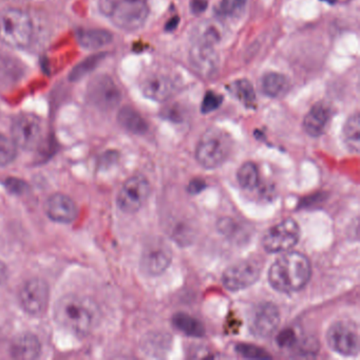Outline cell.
<instances>
[{
  "label": "cell",
  "mask_w": 360,
  "mask_h": 360,
  "mask_svg": "<svg viewBox=\"0 0 360 360\" xmlns=\"http://www.w3.org/2000/svg\"><path fill=\"white\" fill-rule=\"evenodd\" d=\"M54 317L63 328L79 336L90 334L100 321V309L91 299L68 294L54 305Z\"/></svg>",
  "instance_id": "6da1fadb"
},
{
  "label": "cell",
  "mask_w": 360,
  "mask_h": 360,
  "mask_svg": "<svg viewBox=\"0 0 360 360\" xmlns=\"http://www.w3.org/2000/svg\"><path fill=\"white\" fill-rule=\"evenodd\" d=\"M311 266L309 258L301 252H286L275 261L269 271V281L280 292H298L311 279Z\"/></svg>",
  "instance_id": "7a4b0ae2"
},
{
  "label": "cell",
  "mask_w": 360,
  "mask_h": 360,
  "mask_svg": "<svg viewBox=\"0 0 360 360\" xmlns=\"http://www.w3.org/2000/svg\"><path fill=\"white\" fill-rule=\"evenodd\" d=\"M100 8L117 28L125 31L138 30L149 15L148 0H101Z\"/></svg>",
  "instance_id": "3957f363"
},
{
  "label": "cell",
  "mask_w": 360,
  "mask_h": 360,
  "mask_svg": "<svg viewBox=\"0 0 360 360\" xmlns=\"http://www.w3.org/2000/svg\"><path fill=\"white\" fill-rule=\"evenodd\" d=\"M233 150V140L224 130L210 128L200 139L195 158L202 167L214 169L225 163Z\"/></svg>",
  "instance_id": "277c9868"
},
{
  "label": "cell",
  "mask_w": 360,
  "mask_h": 360,
  "mask_svg": "<svg viewBox=\"0 0 360 360\" xmlns=\"http://www.w3.org/2000/svg\"><path fill=\"white\" fill-rule=\"evenodd\" d=\"M33 25L30 16L18 9L0 13V41L16 49L28 47L32 41Z\"/></svg>",
  "instance_id": "5b68a950"
},
{
  "label": "cell",
  "mask_w": 360,
  "mask_h": 360,
  "mask_svg": "<svg viewBox=\"0 0 360 360\" xmlns=\"http://www.w3.org/2000/svg\"><path fill=\"white\" fill-rule=\"evenodd\" d=\"M263 263L258 258H248L229 266L223 273V285L231 292H239L256 283L262 273Z\"/></svg>",
  "instance_id": "8992f818"
},
{
  "label": "cell",
  "mask_w": 360,
  "mask_h": 360,
  "mask_svg": "<svg viewBox=\"0 0 360 360\" xmlns=\"http://www.w3.org/2000/svg\"><path fill=\"white\" fill-rule=\"evenodd\" d=\"M326 340L333 351L343 356H355L359 352V330L355 322L339 320L326 333Z\"/></svg>",
  "instance_id": "52a82bcc"
},
{
  "label": "cell",
  "mask_w": 360,
  "mask_h": 360,
  "mask_svg": "<svg viewBox=\"0 0 360 360\" xmlns=\"http://www.w3.org/2000/svg\"><path fill=\"white\" fill-rule=\"evenodd\" d=\"M300 239V227L292 219H285L269 229L263 237V248L267 252L292 250Z\"/></svg>",
  "instance_id": "ba28073f"
},
{
  "label": "cell",
  "mask_w": 360,
  "mask_h": 360,
  "mask_svg": "<svg viewBox=\"0 0 360 360\" xmlns=\"http://www.w3.org/2000/svg\"><path fill=\"white\" fill-rule=\"evenodd\" d=\"M150 195V184L144 176H131L124 183L117 195V203L125 214L139 212Z\"/></svg>",
  "instance_id": "9c48e42d"
},
{
  "label": "cell",
  "mask_w": 360,
  "mask_h": 360,
  "mask_svg": "<svg viewBox=\"0 0 360 360\" xmlns=\"http://www.w3.org/2000/svg\"><path fill=\"white\" fill-rule=\"evenodd\" d=\"M87 96L92 105L103 111L112 110L122 100L119 86L106 75H96L90 81Z\"/></svg>",
  "instance_id": "30bf717a"
},
{
  "label": "cell",
  "mask_w": 360,
  "mask_h": 360,
  "mask_svg": "<svg viewBox=\"0 0 360 360\" xmlns=\"http://www.w3.org/2000/svg\"><path fill=\"white\" fill-rule=\"evenodd\" d=\"M18 298L26 313L39 317L45 313L49 305V285L41 278H31L20 288Z\"/></svg>",
  "instance_id": "8fae6325"
},
{
  "label": "cell",
  "mask_w": 360,
  "mask_h": 360,
  "mask_svg": "<svg viewBox=\"0 0 360 360\" xmlns=\"http://www.w3.org/2000/svg\"><path fill=\"white\" fill-rule=\"evenodd\" d=\"M172 261V248L164 240L157 238L149 241L143 250L140 266L145 275L155 277L162 275Z\"/></svg>",
  "instance_id": "7c38bea8"
},
{
  "label": "cell",
  "mask_w": 360,
  "mask_h": 360,
  "mask_svg": "<svg viewBox=\"0 0 360 360\" xmlns=\"http://www.w3.org/2000/svg\"><path fill=\"white\" fill-rule=\"evenodd\" d=\"M280 324V311L277 305L264 301L258 303L250 309L248 326L252 334L257 338L271 337Z\"/></svg>",
  "instance_id": "4fadbf2b"
},
{
  "label": "cell",
  "mask_w": 360,
  "mask_h": 360,
  "mask_svg": "<svg viewBox=\"0 0 360 360\" xmlns=\"http://www.w3.org/2000/svg\"><path fill=\"white\" fill-rule=\"evenodd\" d=\"M11 134L18 148L33 150L41 143L43 125L37 115H20L12 123Z\"/></svg>",
  "instance_id": "5bb4252c"
},
{
  "label": "cell",
  "mask_w": 360,
  "mask_h": 360,
  "mask_svg": "<svg viewBox=\"0 0 360 360\" xmlns=\"http://www.w3.org/2000/svg\"><path fill=\"white\" fill-rule=\"evenodd\" d=\"M189 63L200 77L212 79L218 73L220 58L214 46L193 44L189 51Z\"/></svg>",
  "instance_id": "9a60e30c"
},
{
  "label": "cell",
  "mask_w": 360,
  "mask_h": 360,
  "mask_svg": "<svg viewBox=\"0 0 360 360\" xmlns=\"http://www.w3.org/2000/svg\"><path fill=\"white\" fill-rule=\"evenodd\" d=\"M47 216L54 222L69 224L77 218L79 208L75 200L64 193H54L45 204Z\"/></svg>",
  "instance_id": "2e32d148"
},
{
  "label": "cell",
  "mask_w": 360,
  "mask_h": 360,
  "mask_svg": "<svg viewBox=\"0 0 360 360\" xmlns=\"http://www.w3.org/2000/svg\"><path fill=\"white\" fill-rule=\"evenodd\" d=\"M141 90L146 98L155 102H166L176 94V84L172 77L155 73L143 81Z\"/></svg>",
  "instance_id": "e0dca14e"
},
{
  "label": "cell",
  "mask_w": 360,
  "mask_h": 360,
  "mask_svg": "<svg viewBox=\"0 0 360 360\" xmlns=\"http://www.w3.org/2000/svg\"><path fill=\"white\" fill-rule=\"evenodd\" d=\"M332 117V110L326 103H317L305 115L303 128L313 138L321 136L326 131Z\"/></svg>",
  "instance_id": "ac0fdd59"
},
{
  "label": "cell",
  "mask_w": 360,
  "mask_h": 360,
  "mask_svg": "<svg viewBox=\"0 0 360 360\" xmlns=\"http://www.w3.org/2000/svg\"><path fill=\"white\" fill-rule=\"evenodd\" d=\"M10 353L14 359H37L41 354V341L32 333H22L12 341Z\"/></svg>",
  "instance_id": "d6986e66"
},
{
  "label": "cell",
  "mask_w": 360,
  "mask_h": 360,
  "mask_svg": "<svg viewBox=\"0 0 360 360\" xmlns=\"http://www.w3.org/2000/svg\"><path fill=\"white\" fill-rule=\"evenodd\" d=\"M224 26L218 20H204L200 22L191 32V44H203V45L216 47L224 39Z\"/></svg>",
  "instance_id": "ffe728a7"
},
{
  "label": "cell",
  "mask_w": 360,
  "mask_h": 360,
  "mask_svg": "<svg viewBox=\"0 0 360 360\" xmlns=\"http://www.w3.org/2000/svg\"><path fill=\"white\" fill-rule=\"evenodd\" d=\"M290 88V81L281 73L267 72L260 79L261 91L269 98H282L288 94Z\"/></svg>",
  "instance_id": "44dd1931"
},
{
  "label": "cell",
  "mask_w": 360,
  "mask_h": 360,
  "mask_svg": "<svg viewBox=\"0 0 360 360\" xmlns=\"http://www.w3.org/2000/svg\"><path fill=\"white\" fill-rule=\"evenodd\" d=\"M24 75L22 65L15 58L0 52V89L15 85Z\"/></svg>",
  "instance_id": "7402d4cb"
},
{
  "label": "cell",
  "mask_w": 360,
  "mask_h": 360,
  "mask_svg": "<svg viewBox=\"0 0 360 360\" xmlns=\"http://www.w3.org/2000/svg\"><path fill=\"white\" fill-rule=\"evenodd\" d=\"M77 41L88 50H98L112 41L113 37L109 31L103 29H79L77 33Z\"/></svg>",
  "instance_id": "603a6c76"
},
{
  "label": "cell",
  "mask_w": 360,
  "mask_h": 360,
  "mask_svg": "<svg viewBox=\"0 0 360 360\" xmlns=\"http://www.w3.org/2000/svg\"><path fill=\"white\" fill-rule=\"evenodd\" d=\"M120 125L134 134H144L148 130V124L144 117L131 107H124L117 115Z\"/></svg>",
  "instance_id": "cb8c5ba5"
},
{
  "label": "cell",
  "mask_w": 360,
  "mask_h": 360,
  "mask_svg": "<svg viewBox=\"0 0 360 360\" xmlns=\"http://www.w3.org/2000/svg\"><path fill=\"white\" fill-rule=\"evenodd\" d=\"M172 323L176 330L191 337H203L205 328L201 321L186 313H176L172 318Z\"/></svg>",
  "instance_id": "d4e9b609"
},
{
  "label": "cell",
  "mask_w": 360,
  "mask_h": 360,
  "mask_svg": "<svg viewBox=\"0 0 360 360\" xmlns=\"http://www.w3.org/2000/svg\"><path fill=\"white\" fill-rule=\"evenodd\" d=\"M343 141L345 146L353 153H359L360 148V117L359 113L356 112L352 115L343 127Z\"/></svg>",
  "instance_id": "484cf974"
},
{
  "label": "cell",
  "mask_w": 360,
  "mask_h": 360,
  "mask_svg": "<svg viewBox=\"0 0 360 360\" xmlns=\"http://www.w3.org/2000/svg\"><path fill=\"white\" fill-rule=\"evenodd\" d=\"M229 91L246 106L252 107L256 103V92L252 83L248 79H238L233 82L229 86Z\"/></svg>",
  "instance_id": "4316f807"
},
{
  "label": "cell",
  "mask_w": 360,
  "mask_h": 360,
  "mask_svg": "<svg viewBox=\"0 0 360 360\" xmlns=\"http://www.w3.org/2000/svg\"><path fill=\"white\" fill-rule=\"evenodd\" d=\"M238 182L242 188L246 191H252L259 184V172L256 164L252 162H246L238 170Z\"/></svg>",
  "instance_id": "83f0119b"
},
{
  "label": "cell",
  "mask_w": 360,
  "mask_h": 360,
  "mask_svg": "<svg viewBox=\"0 0 360 360\" xmlns=\"http://www.w3.org/2000/svg\"><path fill=\"white\" fill-rule=\"evenodd\" d=\"M248 0H221L216 9L217 15L221 18H236L245 9Z\"/></svg>",
  "instance_id": "f1b7e54d"
},
{
  "label": "cell",
  "mask_w": 360,
  "mask_h": 360,
  "mask_svg": "<svg viewBox=\"0 0 360 360\" xmlns=\"http://www.w3.org/2000/svg\"><path fill=\"white\" fill-rule=\"evenodd\" d=\"M18 148L12 139L0 134V166H8L15 161Z\"/></svg>",
  "instance_id": "f546056e"
},
{
  "label": "cell",
  "mask_w": 360,
  "mask_h": 360,
  "mask_svg": "<svg viewBox=\"0 0 360 360\" xmlns=\"http://www.w3.org/2000/svg\"><path fill=\"white\" fill-rule=\"evenodd\" d=\"M104 58V54H96V56H90V58H86L84 62L81 64L77 65L72 71H71L69 79L70 81L77 82L79 79H83L85 75H89L98 64L101 60Z\"/></svg>",
  "instance_id": "4dcf8cb0"
},
{
  "label": "cell",
  "mask_w": 360,
  "mask_h": 360,
  "mask_svg": "<svg viewBox=\"0 0 360 360\" xmlns=\"http://www.w3.org/2000/svg\"><path fill=\"white\" fill-rule=\"evenodd\" d=\"M236 352L242 357L250 358V359H269V358H271V356L262 347L248 345V343H239V345H236Z\"/></svg>",
  "instance_id": "1f68e13d"
},
{
  "label": "cell",
  "mask_w": 360,
  "mask_h": 360,
  "mask_svg": "<svg viewBox=\"0 0 360 360\" xmlns=\"http://www.w3.org/2000/svg\"><path fill=\"white\" fill-rule=\"evenodd\" d=\"M223 98L220 94H214L212 91H208L204 96L202 102L201 110L203 113H210L217 110L222 104Z\"/></svg>",
  "instance_id": "d6a6232c"
},
{
  "label": "cell",
  "mask_w": 360,
  "mask_h": 360,
  "mask_svg": "<svg viewBox=\"0 0 360 360\" xmlns=\"http://www.w3.org/2000/svg\"><path fill=\"white\" fill-rule=\"evenodd\" d=\"M297 347V353L299 356H311L317 354L318 343L314 339L307 338L301 343H297L294 345Z\"/></svg>",
  "instance_id": "836d02e7"
},
{
  "label": "cell",
  "mask_w": 360,
  "mask_h": 360,
  "mask_svg": "<svg viewBox=\"0 0 360 360\" xmlns=\"http://www.w3.org/2000/svg\"><path fill=\"white\" fill-rule=\"evenodd\" d=\"M278 345L281 347H286V349H292L297 342V337L295 332L290 328L282 330L277 337Z\"/></svg>",
  "instance_id": "e575fe53"
},
{
  "label": "cell",
  "mask_w": 360,
  "mask_h": 360,
  "mask_svg": "<svg viewBox=\"0 0 360 360\" xmlns=\"http://www.w3.org/2000/svg\"><path fill=\"white\" fill-rule=\"evenodd\" d=\"M6 187L8 191L16 195L25 193L27 191V183L24 181L18 180V179L10 178L5 182Z\"/></svg>",
  "instance_id": "d590c367"
},
{
  "label": "cell",
  "mask_w": 360,
  "mask_h": 360,
  "mask_svg": "<svg viewBox=\"0 0 360 360\" xmlns=\"http://www.w3.org/2000/svg\"><path fill=\"white\" fill-rule=\"evenodd\" d=\"M204 188H206V183L202 179H193L188 185L189 193H193V195L201 193Z\"/></svg>",
  "instance_id": "8d00e7d4"
},
{
  "label": "cell",
  "mask_w": 360,
  "mask_h": 360,
  "mask_svg": "<svg viewBox=\"0 0 360 360\" xmlns=\"http://www.w3.org/2000/svg\"><path fill=\"white\" fill-rule=\"evenodd\" d=\"M191 11L195 14H201L207 8V0H193L191 4Z\"/></svg>",
  "instance_id": "74e56055"
},
{
  "label": "cell",
  "mask_w": 360,
  "mask_h": 360,
  "mask_svg": "<svg viewBox=\"0 0 360 360\" xmlns=\"http://www.w3.org/2000/svg\"><path fill=\"white\" fill-rule=\"evenodd\" d=\"M8 278H9V271H8L7 265L0 261V286L6 284Z\"/></svg>",
  "instance_id": "f35d334b"
},
{
  "label": "cell",
  "mask_w": 360,
  "mask_h": 360,
  "mask_svg": "<svg viewBox=\"0 0 360 360\" xmlns=\"http://www.w3.org/2000/svg\"><path fill=\"white\" fill-rule=\"evenodd\" d=\"M237 318H231L229 319V321H231V323L226 324V332H231V333H236L238 330V328H240V323L236 324V321H237Z\"/></svg>",
  "instance_id": "ab89813d"
},
{
  "label": "cell",
  "mask_w": 360,
  "mask_h": 360,
  "mask_svg": "<svg viewBox=\"0 0 360 360\" xmlns=\"http://www.w3.org/2000/svg\"><path fill=\"white\" fill-rule=\"evenodd\" d=\"M178 18H174L167 25H166V29L167 30H174L176 28V25H178Z\"/></svg>",
  "instance_id": "60d3db41"
},
{
  "label": "cell",
  "mask_w": 360,
  "mask_h": 360,
  "mask_svg": "<svg viewBox=\"0 0 360 360\" xmlns=\"http://www.w3.org/2000/svg\"><path fill=\"white\" fill-rule=\"evenodd\" d=\"M322 1H326V3L328 4H336L337 0H322Z\"/></svg>",
  "instance_id": "b9f144b4"
},
{
  "label": "cell",
  "mask_w": 360,
  "mask_h": 360,
  "mask_svg": "<svg viewBox=\"0 0 360 360\" xmlns=\"http://www.w3.org/2000/svg\"><path fill=\"white\" fill-rule=\"evenodd\" d=\"M15 1H28V0H15Z\"/></svg>",
  "instance_id": "7bdbcfd3"
}]
</instances>
